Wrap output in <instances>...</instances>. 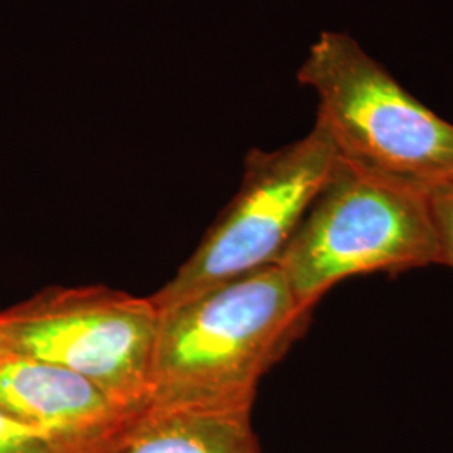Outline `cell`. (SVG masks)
I'll return each instance as SVG.
<instances>
[{
	"label": "cell",
	"instance_id": "obj_2",
	"mask_svg": "<svg viewBox=\"0 0 453 453\" xmlns=\"http://www.w3.org/2000/svg\"><path fill=\"white\" fill-rule=\"evenodd\" d=\"M297 80L318 96L316 123L338 160L428 198L453 181V123L425 106L351 35L326 31Z\"/></svg>",
	"mask_w": 453,
	"mask_h": 453
},
{
	"label": "cell",
	"instance_id": "obj_1",
	"mask_svg": "<svg viewBox=\"0 0 453 453\" xmlns=\"http://www.w3.org/2000/svg\"><path fill=\"white\" fill-rule=\"evenodd\" d=\"M312 311L277 264L158 311L148 410L252 411L260 380Z\"/></svg>",
	"mask_w": 453,
	"mask_h": 453
},
{
	"label": "cell",
	"instance_id": "obj_9",
	"mask_svg": "<svg viewBox=\"0 0 453 453\" xmlns=\"http://www.w3.org/2000/svg\"><path fill=\"white\" fill-rule=\"evenodd\" d=\"M438 243V264L453 267V181L428 196Z\"/></svg>",
	"mask_w": 453,
	"mask_h": 453
},
{
	"label": "cell",
	"instance_id": "obj_8",
	"mask_svg": "<svg viewBox=\"0 0 453 453\" xmlns=\"http://www.w3.org/2000/svg\"><path fill=\"white\" fill-rule=\"evenodd\" d=\"M0 453H61L31 425L0 408Z\"/></svg>",
	"mask_w": 453,
	"mask_h": 453
},
{
	"label": "cell",
	"instance_id": "obj_7",
	"mask_svg": "<svg viewBox=\"0 0 453 453\" xmlns=\"http://www.w3.org/2000/svg\"><path fill=\"white\" fill-rule=\"evenodd\" d=\"M116 453H264L252 411L148 410Z\"/></svg>",
	"mask_w": 453,
	"mask_h": 453
},
{
	"label": "cell",
	"instance_id": "obj_6",
	"mask_svg": "<svg viewBox=\"0 0 453 453\" xmlns=\"http://www.w3.org/2000/svg\"><path fill=\"white\" fill-rule=\"evenodd\" d=\"M0 408L61 453H116L146 411L118 402L78 372L31 357H0Z\"/></svg>",
	"mask_w": 453,
	"mask_h": 453
},
{
	"label": "cell",
	"instance_id": "obj_4",
	"mask_svg": "<svg viewBox=\"0 0 453 453\" xmlns=\"http://www.w3.org/2000/svg\"><path fill=\"white\" fill-rule=\"evenodd\" d=\"M336 166V150L318 125L291 145L273 151L250 150L239 192L177 274L150 296L153 306L170 308L277 264Z\"/></svg>",
	"mask_w": 453,
	"mask_h": 453
},
{
	"label": "cell",
	"instance_id": "obj_5",
	"mask_svg": "<svg viewBox=\"0 0 453 453\" xmlns=\"http://www.w3.org/2000/svg\"><path fill=\"white\" fill-rule=\"evenodd\" d=\"M157 327L158 311L150 297L106 286H52L0 311L11 355L78 372L140 411L150 408Z\"/></svg>",
	"mask_w": 453,
	"mask_h": 453
},
{
	"label": "cell",
	"instance_id": "obj_3",
	"mask_svg": "<svg viewBox=\"0 0 453 453\" xmlns=\"http://www.w3.org/2000/svg\"><path fill=\"white\" fill-rule=\"evenodd\" d=\"M430 264H438V243L428 198L340 160L277 262L309 308L348 277Z\"/></svg>",
	"mask_w": 453,
	"mask_h": 453
},
{
	"label": "cell",
	"instance_id": "obj_10",
	"mask_svg": "<svg viewBox=\"0 0 453 453\" xmlns=\"http://www.w3.org/2000/svg\"><path fill=\"white\" fill-rule=\"evenodd\" d=\"M5 355H9V351H7V348H5V342H4L2 333H0V357H4Z\"/></svg>",
	"mask_w": 453,
	"mask_h": 453
}]
</instances>
